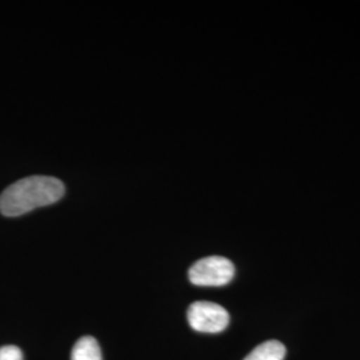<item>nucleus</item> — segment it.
I'll return each instance as SVG.
<instances>
[{"label": "nucleus", "instance_id": "1", "mask_svg": "<svg viewBox=\"0 0 360 360\" xmlns=\"http://www.w3.org/2000/svg\"><path fill=\"white\" fill-rule=\"evenodd\" d=\"M65 184L56 178L35 175L7 187L0 195V212L13 218L59 202L65 195Z\"/></svg>", "mask_w": 360, "mask_h": 360}, {"label": "nucleus", "instance_id": "2", "mask_svg": "<svg viewBox=\"0 0 360 360\" xmlns=\"http://www.w3.org/2000/svg\"><path fill=\"white\" fill-rule=\"evenodd\" d=\"M235 275L231 260L223 257H208L198 260L188 271L191 283L203 287H219L230 283Z\"/></svg>", "mask_w": 360, "mask_h": 360}, {"label": "nucleus", "instance_id": "3", "mask_svg": "<svg viewBox=\"0 0 360 360\" xmlns=\"http://www.w3.org/2000/svg\"><path fill=\"white\" fill-rule=\"evenodd\" d=\"M193 330L205 334H218L227 328L230 315L227 309L211 302H195L187 312Z\"/></svg>", "mask_w": 360, "mask_h": 360}, {"label": "nucleus", "instance_id": "4", "mask_svg": "<svg viewBox=\"0 0 360 360\" xmlns=\"http://www.w3.org/2000/svg\"><path fill=\"white\" fill-rule=\"evenodd\" d=\"M71 360H102L99 343L92 336H83L72 348Z\"/></svg>", "mask_w": 360, "mask_h": 360}, {"label": "nucleus", "instance_id": "5", "mask_svg": "<svg viewBox=\"0 0 360 360\" xmlns=\"http://www.w3.org/2000/svg\"><path fill=\"white\" fill-rule=\"evenodd\" d=\"M285 347L278 340H269L254 348L245 360H283Z\"/></svg>", "mask_w": 360, "mask_h": 360}, {"label": "nucleus", "instance_id": "6", "mask_svg": "<svg viewBox=\"0 0 360 360\" xmlns=\"http://www.w3.org/2000/svg\"><path fill=\"white\" fill-rule=\"evenodd\" d=\"M0 360H23V352L16 346H3L0 347Z\"/></svg>", "mask_w": 360, "mask_h": 360}]
</instances>
